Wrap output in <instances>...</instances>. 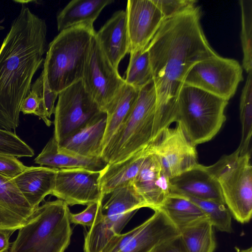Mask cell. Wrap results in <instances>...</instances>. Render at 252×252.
Returning a JSON list of instances; mask_svg holds the SVG:
<instances>
[{
  "label": "cell",
  "instance_id": "cell-11",
  "mask_svg": "<svg viewBox=\"0 0 252 252\" xmlns=\"http://www.w3.org/2000/svg\"><path fill=\"white\" fill-rule=\"evenodd\" d=\"M93 38L81 79L86 91L100 110H106L125 84Z\"/></svg>",
  "mask_w": 252,
  "mask_h": 252
},
{
  "label": "cell",
  "instance_id": "cell-18",
  "mask_svg": "<svg viewBox=\"0 0 252 252\" xmlns=\"http://www.w3.org/2000/svg\"><path fill=\"white\" fill-rule=\"evenodd\" d=\"M34 210L12 179L0 175V229H19Z\"/></svg>",
  "mask_w": 252,
  "mask_h": 252
},
{
  "label": "cell",
  "instance_id": "cell-21",
  "mask_svg": "<svg viewBox=\"0 0 252 252\" xmlns=\"http://www.w3.org/2000/svg\"><path fill=\"white\" fill-rule=\"evenodd\" d=\"M106 124V114L101 112L58 148L85 157L101 158Z\"/></svg>",
  "mask_w": 252,
  "mask_h": 252
},
{
  "label": "cell",
  "instance_id": "cell-38",
  "mask_svg": "<svg viewBox=\"0 0 252 252\" xmlns=\"http://www.w3.org/2000/svg\"><path fill=\"white\" fill-rule=\"evenodd\" d=\"M41 106L40 98L34 92L30 91L24 99L20 111L24 114H34L36 115Z\"/></svg>",
  "mask_w": 252,
  "mask_h": 252
},
{
  "label": "cell",
  "instance_id": "cell-30",
  "mask_svg": "<svg viewBox=\"0 0 252 252\" xmlns=\"http://www.w3.org/2000/svg\"><path fill=\"white\" fill-rule=\"evenodd\" d=\"M186 196L203 211L214 227L221 232L232 231V216L224 202Z\"/></svg>",
  "mask_w": 252,
  "mask_h": 252
},
{
  "label": "cell",
  "instance_id": "cell-31",
  "mask_svg": "<svg viewBox=\"0 0 252 252\" xmlns=\"http://www.w3.org/2000/svg\"><path fill=\"white\" fill-rule=\"evenodd\" d=\"M239 3L241 10L242 66L248 73L252 71V0H240Z\"/></svg>",
  "mask_w": 252,
  "mask_h": 252
},
{
  "label": "cell",
  "instance_id": "cell-1",
  "mask_svg": "<svg viewBox=\"0 0 252 252\" xmlns=\"http://www.w3.org/2000/svg\"><path fill=\"white\" fill-rule=\"evenodd\" d=\"M201 16L195 5L164 19L146 48L156 94L153 141L175 122L178 96L189 70L218 55L204 33Z\"/></svg>",
  "mask_w": 252,
  "mask_h": 252
},
{
  "label": "cell",
  "instance_id": "cell-6",
  "mask_svg": "<svg viewBox=\"0 0 252 252\" xmlns=\"http://www.w3.org/2000/svg\"><path fill=\"white\" fill-rule=\"evenodd\" d=\"M156 108L153 80L139 90L127 118L103 149L101 158L107 164L121 161L151 145L154 138Z\"/></svg>",
  "mask_w": 252,
  "mask_h": 252
},
{
  "label": "cell",
  "instance_id": "cell-8",
  "mask_svg": "<svg viewBox=\"0 0 252 252\" xmlns=\"http://www.w3.org/2000/svg\"><path fill=\"white\" fill-rule=\"evenodd\" d=\"M102 205V214L87 233L85 252H102L139 209L147 206L132 183L114 190Z\"/></svg>",
  "mask_w": 252,
  "mask_h": 252
},
{
  "label": "cell",
  "instance_id": "cell-20",
  "mask_svg": "<svg viewBox=\"0 0 252 252\" xmlns=\"http://www.w3.org/2000/svg\"><path fill=\"white\" fill-rule=\"evenodd\" d=\"M58 169L30 166L12 180L29 204L35 210L55 187Z\"/></svg>",
  "mask_w": 252,
  "mask_h": 252
},
{
  "label": "cell",
  "instance_id": "cell-37",
  "mask_svg": "<svg viewBox=\"0 0 252 252\" xmlns=\"http://www.w3.org/2000/svg\"><path fill=\"white\" fill-rule=\"evenodd\" d=\"M149 252H187L180 235L160 242Z\"/></svg>",
  "mask_w": 252,
  "mask_h": 252
},
{
  "label": "cell",
  "instance_id": "cell-27",
  "mask_svg": "<svg viewBox=\"0 0 252 252\" xmlns=\"http://www.w3.org/2000/svg\"><path fill=\"white\" fill-rule=\"evenodd\" d=\"M180 235L187 252H214L216 248L214 227L208 219L183 228Z\"/></svg>",
  "mask_w": 252,
  "mask_h": 252
},
{
  "label": "cell",
  "instance_id": "cell-24",
  "mask_svg": "<svg viewBox=\"0 0 252 252\" xmlns=\"http://www.w3.org/2000/svg\"><path fill=\"white\" fill-rule=\"evenodd\" d=\"M157 209L162 211L179 231L208 219L203 211L189 198L175 192H170Z\"/></svg>",
  "mask_w": 252,
  "mask_h": 252
},
{
  "label": "cell",
  "instance_id": "cell-3",
  "mask_svg": "<svg viewBox=\"0 0 252 252\" xmlns=\"http://www.w3.org/2000/svg\"><path fill=\"white\" fill-rule=\"evenodd\" d=\"M96 32L85 23L59 32L49 43L43 70L51 89L57 94L81 80Z\"/></svg>",
  "mask_w": 252,
  "mask_h": 252
},
{
  "label": "cell",
  "instance_id": "cell-29",
  "mask_svg": "<svg viewBox=\"0 0 252 252\" xmlns=\"http://www.w3.org/2000/svg\"><path fill=\"white\" fill-rule=\"evenodd\" d=\"M240 116L242 125V137L238 149L241 155L249 151L252 135V71L248 73L242 89L240 101Z\"/></svg>",
  "mask_w": 252,
  "mask_h": 252
},
{
  "label": "cell",
  "instance_id": "cell-15",
  "mask_svg": "<svg viewBox=\"0 0 252 252\" xmlns=\"http://www.w3.org/2000/svg\"><path fill=\"white\" fill-rule=\"evenodd\" d=\"M128 53L145 50L164 18L152 0H128L126 9Z\"/></svg>",
  "mask_w": 252,
  "mask_h": 252
},
{
  "label": "cell",
  "instance_id": "cell-9",
  "mask_svg": "<svg viewBox=\"0 0 252 252\" xmlns=\"http://www.w3.org/2000/svg\"><path fill=\"white\" fill-rule=\"evenodd\" d=\"M101 112L86 91L81 80L61 92L54 111L53 135L58 146Z\"/></svg>",
  "mask_w": 252,
  "mask_h": 252
},
{
  "label": "cell",
  "instance_id": "cell-19",
  "mask_svg": "<svg viewBox=\"0 0 252 252\" xmlns=\"http://www.w3.org/2000/svg\"><path fill=\"white\" fill-rule=\"evenodd\" d=\"M95 36L103 53L118 69L121 61L129 51L125 10L115 12Z\"/></svg>",
  "mask_w": 252,
  "mask_h": 252
},
{
  "label": "cell",
  "instance_id": "cell-33",
  "mask_svg": "<svg viewBox=\"0 0 252 252\" xmlns=\"http://www.w3.org/2000/svg\"><path fill=\"white\" fill-rule=\"evenodd\" d=\"M0 154L17 158L32 157L34 156V151L15 133L0 128Z\"/></svg>",
  "mask_w": 252,
  "mask_h": 252
},
{
  "label": "cell",
  "instance_id": "cell-10",
  "mask_svg": "<svg viewBox=\"0 0 252 252\" xmlns=\"http://www.w3.org/2000/svg\"><path fill=\"white\" fill-rule=\"evenodd\" d=\"M243 80V69L239 62L218 54L193 65L187 73L184 84L228 101Z\"/></svg>",
  "mask_w": 252,
  "mask_h": 252
},
{
  "label": "cell",
  "instance_id": "cell-26",
  "mask_svg": "<svg viewBox=\"0 0 252 252\" xmlns=\"http://www.w3.org/2000/svg\"><path fill=\"white\" fill-rule=\"evenodd\" d=\"M139 92V90L125 83L106 110L103 149L127 118L137 100Z\"/></svg>",
  "mask_w": 252,
  "mask_h": 252
},
{
  "label": "cell",
  "instance_id": "cell-39",
  "mask_svg": "<svg viewBox=\"0 0 252 252\" xmlns=\"http://www.w3.org/2000/svg\"><path fill=\"white\" fill-rule=\"evenodd\" d=\"M13 232L5 229H0V252H4L9 248V238Z\"/></svg>",
  "mask_w": 252,
  "mask_h": 252
},
{
  "label": "cell",
  "instance_id": "cell-35",
  "mask_svg": "<svg viewBox=\"0 0 252 252\" xmlns=\"http://www.w3.org/2000/svg\"><path fill=\"white\" fill-rule=\"evenodd\" d=\"M102 201L94 202L87 205L82 212L72 214L70 212V223L91 227L100 217L102 214Z\"/></svg>",
  "mask_w": 252,
  "mask_h": 252
},
{
  "label": "cell",
  "instance_id": "cell-2",
  "mask_svg": "<svg viewBox=\"0 0 252 252\" xmlns=\"http://www.w3.org/2000/svg\"><path fill=\"white\" fill-rule=\"evenodd\" d=\"M47 32L45 20L22 4L0 48V127L5 130L19 126L22 103L44 62Z\"/></svg>",
  "mask_w": 252,
  "mask_h": 252
},
{
  "label": "cell",
  "instance_id": "cell-12",
  "mask_svg": "<svg viewBox=\"0 0 252 252\" xmlns=\"http://www.w3.org/2000/svg\"><path fill=\"white\" fill-rule=\"evenodd\" d=\"M133 229L115 236L102 252H149L156 245L180 235L179 230L161 210Z\"/></svg>",
  "mask_w": 252,
  "mask_h": 252
},
{
  "label": "cell",
  "instance_id": "cell-25",
  "mask_svg": "<svg viewBox=\"0 0 252 252\" xmlns=\"http://www.w3.org/2000/svg\"><path fill=\"white\" fill-rule=\"evenodd\" d=\"M114 0H73L57 16L59 32L82 23L94 24L102 10Z\"/></svg>",
  "mask_w": 252,
  "mask_h": 252
},
{
  "label": "cell",
  "instance_id": "cell-28",
  "mask_svg": "<svg viewBox=\"0 0 252 252\" xmlns=\"http://www.w3.org/2000/svg\"><path fill=\"white\" fill-rule=\"evenodd\" d=\"M129 61L125 72V83L140 90L153 81V75L146 48L129 53Z\"/></svg>",
  "mask_w": 252,
  "mask_h": 252
},
{
  "label": "cell",
  "instance_id": "cell-7",
  "mask_svg": "<svg viewBox=\"0 0 252 252\" xmlns=\"http://www.w3.org/2000/svg\"><path fill=\"white\" fill-rule=\"evenodd\" d=\"M209 167L218 181L231 216L241 223L249 222L252 215L251 153L241 155L237 149Z\"/></svg>",
  "mask_w": 252,
  "mask_h": 252
},
{
  "label": "cell",
  "instance_id": "cell-4",
  "mask_svg": "<svg viewBox=\"0 0 252 252\" xmlns=\"http://www.w3.org/2000/svg\"><path fill=\"white\" fill-rule=\"evenodd\" d=\"M70 213L59 199L38 206L18 229L10 252H64L72 233Z\"/></svg>",
  "mask_w": 252,
  "mask_h": 252
},
{
  "label": "cell",
  "instance_id": "cell-40",
  "mask_svg": "<svg viewBox=\"0 0 252 252\" xmlns=\"http://www.w3.org/2000/svg\"><path fill=\"white\" fill-rule=\"evenodd\" d=\"M238 252H252V249L251 247H250L249 248H248V249H246L245 250H240Z\"/></svg>",
  "mask_w": 252,
  "mask_h": 252
},
{
  "label": "cell",
  "instance_id": "cell-17",
  "mask_svg": "<svg viewBox=\"0 0 252 252\" xmlns=\"http://www.w3.org/2000/svg\"><path fill=\"white\" fill-rule=\"evenodd\" d=\"M170 192L224 202L218 181L209 166L198 163L169 179Z\"/></svg>",
  "mask_w": 252,
  "mask_h": 252
},
{
  "label": "cell",
  "instance_id": "cell-32",
  "mask_svg": "<svg viewBox=\"0 0 252 252\" xmlns=\"http://www.w3.org/2000/svg\"><path fill=\"white\" fill-rule=\"evenodd\" d=\"M31 91L35 93L41 100V106L36 116L41 119L48 126H50L52 122L49 119L54 113L55 102L59 94L50 88L43 70L32 84Z\"/></svg>",
  "mask_w": 252,
  "mask_h": 252
},
{
  "label": "cell",
  "instance_id": "cell-16",
  "mask_svg": "<svg viewBox=\"0 0 252 252\" xmlns=\"http://www.w3.org/2000/svg\"><path fill=\"white\" fill-rule=\"evenodd\" d=\"M132 184L147 207L154 210L158 208L170 193L169 178L157 158L150 151L149 147Z\"/></svg>",
  "mask_w": 252,
  "mask_h": 252
},
{
  "label": "cell",
  "instance_id": "cell-22",
  "mask_svg": "<svg viewBox=\"0 0 252 252\" xmlns=\"http://www.w3.org/2000/svg\"><path fill=\"white\" fill-rule=\"evenodd\" d=\"M35 163L52 168H85L100 171L107 163L101 158H88L59 149L54 135L34 159Z\"/></svg>",
  "mask_w": 252,
  "mask_h": 252
},
{
  "label": "cell",
  "instance_id": "cell-14",
  "mask_svg": "<svg viewBox=\"0 0 252 252\" xmlns=\"http://www.w3.org/2000/svg\"><path fill=\"white\" fill-rule=\"evenodd\" d=\"M100 171L81 168L58 169L51 195L70 206L88 205L103 200Z\"/></svg>",
  "mask_w": 252,
  "mask_h": 252
},
{
  "label": "cell",
  "instance_id": "cell-13",
  "mask_svg": "<svg viewBox=\"0 0 252 252\" xmlns=\"http://www.w3.org/2000/svg\"><path fill=\"white\" fill-rule=\"evenodd\" d=\"M148 147L157 158L169 179L198 163L195 146L178 124L175 127L164 129Z\"/></svg>",
  "mask_w": 252,
  "mask_h": 252
},
{
  "label": "cell",
  "instance_id": "cell-34",
  "mask_svg": "<svg viewBox=\"0 0 252 252\" xmlns=\"http://www.w3.org/2000/svg\"><path fill=\"white\" fill-rule=\"evenodd\" d=\"M164 20L180 14L196 5L195 0H152Z\"/></svg>",
  "mask_w": 252,
  "mask_h": 252
},
{
  "label": "cell",
  "instance_id": "cell-5",
  "mask_svg": "<svg viewBox=\"0 0 252 252\" xmlns=\"http://www.w3.org/2000/svg\"><path fill=\"white\" fill-rule=\"evenodd\" d=\"M228 101L198 88L184 85L177 100L175 122L194 146L210 141L226 120Z\"/></svg>",
  "mask_w": 252,
  "mask_h": 252
},
{
  "label": "cell",
  "instance_id": "cell-36",
  "mask_svg": "<svg viewBox=\"0 0 252 252\" xmlns=\"http://www.w3.org/2000/svg\"><path fill=\"white\" fill-rule=\"evenodd\" d=\"M27 166L15 157L0 154V175L12 179L24 171Z\"/></svg>",
  "mask_w": 252,
  "mask_h": 252
},
{
  "label": "cell",
  "instance_id": "cell-23",
  "mask_svg": "<svg viewBox=\"0 0 252 252\" xmlns=\"http://www.w3.org/2000/svg\"><path fill=\"white\" fill-rule=\"evenodd\" d=\"M147 153L148 147L121 161L107 163L100 171L99 184L103 196L132 183Z\"/></svg>",
  "mask_w": 252,
  "mask_h": 252
}]
</instances>
